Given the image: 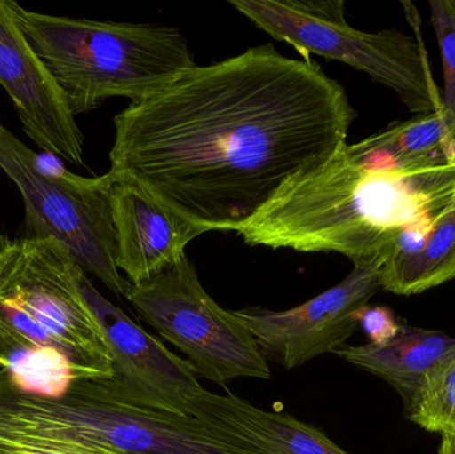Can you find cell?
<instances>
[{
  "mask_svg": "<svg viewBox=\"0 0 455 454\" xmlns=\"http://www.w3.org/2000/svg\"><path fill=\"white\" fill-rule=\"evenodd\" d=\"M355 119L345 88L313 59L257 45L117 114L108 175L207 232H237L328 162Z\"/></svg>",
  "mask_w": 455,
  "mask_h": 454,
  "instance_id": "6da1fadb",
  "label": "cell"
},
{
  "mask_svg": "<svg viewBox=\"0 0 455 454\" xmlns=\"http://www.w3.org/2000/svg\"><path fill=\"white\" fill-rule=\"evenodd\" d=\"M347 144V143H345ZM345 144L289 181L238 235L251 247L387 259L408 229L433 231L455 210V165L398 168L350 159Z\"/></svg>",
  "mask_w": 455,
  "mask_h": 454,
  "instance_id": "7a4b0ae2",
  "label": "cell"
},
{
  "mask_svg": "<svg viewBox=\"0 0 455 454\" xmlns=\"http://www.w3.org/2000/svg\"><path fill=\"white\" fill-rule=\"evenodd\" d=\"M15 11L75 116L109 98L140 100L197 66L175 27L45 15L18 3Z\"/></svg>",
  "mask_w": 455,
  "mask_h": 454,
  "instance_id": "3957f363",
  "label": "cell"
},
{
  "mask_svg": "<svg viewBox=\"0 0 455 454\" xmlns=\"http://www.w3.org/2000/svg\"><path fill=\"white\" fill-rule=\"evenodd\" d=\"M0 426L120 454H265L194 418L123 399L108 378H82L60 397L24 394L0 370Z\"/></svg>",
  "mask_w": 455,
  "mask_h": 454,
  "instance_id": "277c9868",
  "label": "cell"
},
{
  "mask_svg": "<svg viewBox=\"0 0 455 454\" xmlns=\"http://www.w3.org/2000/svg\"><path fill=\"white\" fill-rule=\"evenodd\" d=\"M83 272L55 239L0 236V322L60 352L79 380L112 378L108 346L80 291Z\"/></svg>",
  "mask_w": 455,
  "mask_h": 454,
  "instance_id": "5b68a950",
  "label": "cell"
},
{
  "mask_svg": "<svg viewBox=\"0 0 455 454\" xmlns=\"http://www.w3.org/2000/svg\"><path fill=\"white\" fill-rule=\"evenodd\" d=\"M229 4L304 59L313 53L365 72L395 91L409 111L422 115L443 109L421 39L398 29L353 28L345 18L344 0H229Z\"/></svg>",
  "mask_w": 455,
  "mask_h": 454,
  "instance_id": "8992f818",
  "label": "cell"
},
{
  "mask_svg": "<svg viewBox=\"0 0 455 454\" xmlns=\"http://www.w3.org/2000/svg\"><path fill=\"white\" fill-rule=\"evenodd\" d=\"M0 170L23 199L27 236L51 237L71 252L85 274L124 298L131 284L116 266L111 176L45 173L37 156L12 132L0 131Z\"/></svg>",
  "mask_w": 455,
  "mask_h": 454,
  "instance_id": "52a82bcc",
  "label": "cell"
},
{
  "mask_svg": "<svg viewBox=\"0 0 455 454\" xmlns=\"http://www.w3.org/2000/svg\"><path fill=\"white\" fill-rule=\"evenodd\" d=\"M125 299L200 378L224 389L237 378H272L256 338L235 311L211 298L188 256L147 282L131 284Z\"/></svg>",
  "mask_w": 455,
  "mask_h": 454,
  "instance_id": "ba28073f",
  "label": "cell"
},
{
  "mask_svg": "<svg viewBox=\"0 0 455 454\" xmlns=\"http://www.w3.org/2000/svg\"><path fill=\"white\" fill-rule=\"evenodd\" d=\"M385 259L355 263L342 282L288 311H235L267 359L296 370L326 354H336L357 331L355 315L381 288Z\"/></svg>",
  "mask_w": 455,
  "mask_h": 454,
  "instance_id": "9c48e42d",
  "label": "cell"
},
{
  "mask_svg": "<svg viewBox=\"0 0 455 454\" xmlns=\"http://www.w3.org/2000/svg\"><path fill=\"white\" fill-rule=\"evenodd\" d=\"M79 287L108 346L115 392L141 407L191 418L189 400L203 388L191 364L107 300L85 272Z\"/></svg>",
  "mask_w": 455,
  "mask_h": 454,
  "instance_id": "30bf717a",
  "label": "cell"
},
{
  "mask_svg": "<svg viewBox=\"0 0 455 454\" xmlns=\"http://www.w3.org/2000/svg\"><path fill=\"white\" fill-rule=\"evenodd\" d=\"M0 85L15 106L21 130L37 148L71 164H83L84 136L76 116L29 44L11 0H0Z\"/></svg>",
  "mask_w": 455,
  "mask_h": 454,
  "instance_id": "8fae6325",
  "label": "cell"
},
{
  "mask_svg": "<svg viewBox=\"0 0 455 454\" xmlns=\"http://www.w3.org/2000/svg\"><path fill=\"white\" fill-rule=\"evenodd\" d=\"M112 218L116 266L136 285L175 266L205 229L189 223L130 181H115Z\"/></svg>",
  "mask_w": 455,
  "mask_h": 454,
  "instance_id": "7c38bea8",
  "label": "cell"
},
{
  "mask_svg": "<svg viewBox=\"0 0 455 454\" xmlns=\"http://www.w3.org/2000/svg\"><path fill=\"white\" fill-rule=\"evenodd\" d=\"M187 410L212 431L265 454H349L315 426L288 413L259 410L230 392L202 388Z\"/></svg>",
  "mask_w": 455,
  "mask_h": 454,
  "instance_id": "4fadbf2b",
  "label": "cell"
},
{
  "mask_svg": "<svg viewBox=\"0 0 455 454\" xmlns=\"http://www.w3.org/2000/svg\"><path fill=\"white\" fill-rule=\"evenodd\" d=\"M454 346L455 338L446 333L400 323L395 338L384 346H345L334 354L387 380L401 394L409 412Z\"/></svg>",
  "mask_w": 455,
  "mask_h": 454,
  "instance_id": "5bb4252c",
  "label": "cell"
},
{
  "mask_svg": "<svg viewBox=\"0 0 455 454\" xmlns=\"http://www.w3.org/2000/svg\"><path fill=\"white\" fill-rule=\"evenodd\" d=\"M455 120L441 109L397 122L358 143L345 144L350 159L398 168L441 167L446 162L445 146Z\"/></svg>",
  "mask_w": 455,
  "mask_h": 454,
  "instance_id": "9a60e30c",
  "label": "cell"
},
{
  "mask_svg": "<svg viewBox=\"0 0 455 454\" xmlns=\"http://www.w3.org/2000/svg\"><path fill=\"white\" fill-rule=\"evenodd\" d=\"M455 279V210L433 228L421 250L392 256L381 267V288L395 295H419Z\"/></svg>",
  "mask_w": 455,
  "mask_h": 454,
  "instance_id": "2e32d148",
  "label": "cell"
},
{
  "mask_svg": "<svg viewBox=\"0 0 455 454\" xmlns=\"http://www.w3.org/2000/svg\"><path fill=\"white\" fill-rule=\"evenodd\" d=\"M0 370L24 394L60 397L79 380L71 362L59 351L42 348L0 322Z\"/></svg>",
  "mask_w": 455,
  "mask_h": 454,
  "instance_id": "e0dca14e",
  "label": "cell"
},
{
  "mask_svg": "<svg viewBox=\"0 0 455 454\" xmlns=\"http://www.w3.org/2000/svg\"><path fill=\"white\" fill-rule=\"evenodd\" d=\"M411 420L441 436L438 454H455V346L427 381Z\"/></svg>",
  "mask_w": 455,
  "mask_h": 454,
  "instance_id": "ac0fdd59",
  "label": "cell"
},
{
  "mask_svg": "<svg viewBox=\"0 0 455 454\" xmlns=\"http://www.w3.org/2000/svg\"><path fill=\"white\" fill-rule=\"evenodd\" d=\"M443 67V111L455 120V0H430Z\"/></svg>",
  "mask_w": 455,
  "mask_h": 454,
  "instance_id": "d6986e66",
  "label": "cell"
},
{
  "mask_svg": "<svg viewBox=\"0 0 455 454\" xmlns=\"http://www.w3.org/2000/svg\"><path fill=\"white\" fill-rule=\"evenodd\" d=\"M0 454H120L109 448L60 442L0 426Z\"/></svg>",
  "mask_w": 455,
  "mask_h": 454,
  "instance_id": "ffe728a7",
  "label": "cell"
},
{
  "mask_svg": "<svg viewBox=\"0 0 455 454\" xmlns=\"http://www.w3.org/2000/svg\"><path fill=\"white\" fill-rule=\"evenodd\" d=\"M355 322L373 346H384L392 340L400 327L395 314L387 307L365 306L355 315Z\"/></svg>",
  "mask_w": 455,
  "mask_h": 454,
  "instance_id": "44dd1931",
  "label": "cell"
},
{
  "mask_svg": "<svg viewBox=\"0 0 455 454\" xmlns=\"http://www.w3.org/2000/svg\"><path fill=\"white\" fill-rule=\"evenodd\" d=\"M445 156L449 165H455V124L446 140Z\"/></svg>",
  "mask_w": 455,
  "mask_h": 454,
  "instance_id": "7402d4cb",
  "label": "cell"
},
{
  "mask_svg": "<svg viewBox=\"0 0 455 454\" xmlns=\"http://www.w3.org/2000/svg\"><path fill=\"white\" fill-rule=\"evenodd\" d=\"M2 130H3V125H2V124H0V131H2Z\"/></svg>",
  "mask_w": 455,
  "mask_h": 454,
  "instance_id": "603a6c76",
  "label": "cell"
}]
</instances>
